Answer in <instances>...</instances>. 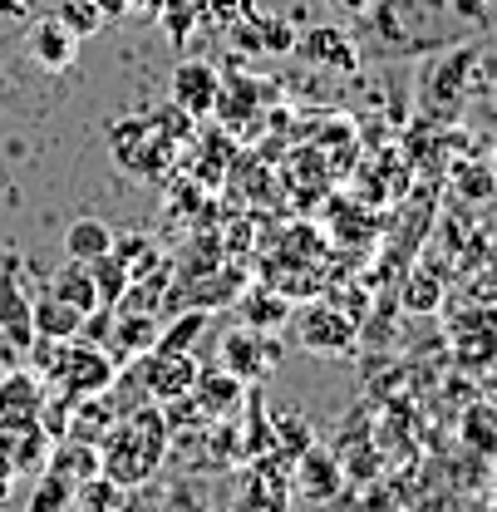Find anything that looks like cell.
<instances>
[{
  "mask_svg": "<svg viewBox=\"0 0 497 512\" xmlns=\"http://www.w3.org/2000/svg\"><path fill=\"white\" fill-rule=\"evenodd\" d=\"M197 5H202L217 25H232V20H242L251 10V0H197Z\"/></svg>",
  "mask_w": 497,
  "mask_h": 512,
  "instance_id": "obj_25",
  "label": "cell"
},
{
  "mask_svg": "<svg viewBox=\"0 0 497 512\" xmlns=\"http://www.w3.org/2000/svg\"><path fill=\"white\" fill-rule=\"evenodd\" d=\"M74 488H79V483H74L69 473H60V468L45 463V473H40V483H35L25 512H69L74 508Z\"/></svg>",
  "mask_w": 497,
  "mask_h": 512,
  "instance_id": "obj_19",
  "label": "cell"
},
{
  "mask_svg": "<svg viewBox=\"0 0 497 512\" xmlns=\"http://www.w3.org/2000/svg\"><path fill=\"white\" fill-rule=\"evenodd\" d=\"M50 296H60V301H69L79 316H99V291H94V276H89V266L84 261H69V266H60L55 276H50V286H45Z\"/></svg>",
  "mask_w": 497,
  "mask_h": 512,
  "instance_id": "obj_12",
  "label": "cell"
},
{
  "mask_svg": "<svg viewBox=\"0 0 497 512\" xmlns=\"http://www.w3.org/2000/svg\"><path fill=\"white\" fill-rule=\"evenodd\" d=\"M247 488H251V508L256 512H286V498H291V473L281 468H271V463H251L247 473Z\"/></svg>",
  "mask_w": 497,
  "mask_h": 512,
  "instance_id": "obj_17",
  "label": "cell"
},
{
  "mask_svg": "<svg viewBox=\"0 0 497 512\" xmlns=\"http://www.w3.org/2000/svg\"><path fill=\"white\" fill-rule=\"evenodd\" d=\"M158 316L153 311H119V330H114V355H148L158 345Z\"/></svg>",
  "mask_w": 497,
  "mask_h": 512,
  "instance_id": "obj_18",
  "label": "cell"
},
{
  "mask_svg": "<svg viewBox=\"0 0 497 512\" xmlns=\"http://www.w3.org/2000/svg\"><path fill=\"white\" fill-rule=\"evenodd\" d=\"M301 488H306L311 498H330V493L340 488V468H335L330 453H315V448L301 453Z\"/></svg>",
  "mask_w": 497,
  "mask_h": 512,
  "instance_id": "obj_21",
  "label": "cell"
},
{
  "mask_svg": "<svg viewBox=\"0 0 497 512\" xmlns=\"http://www.w3.org/2000/svg\"><path fill=\"white\" fill-rule=\"evenodd\" d=\"M89 276H94V291H99V311H104V316H114V311H119V301H124L128 281H133V266H128L124 256L104 252V256H94V261H89Z\"/></svg>",
  "mask_w": 497,
  "mask_h": 512,
  "instance_id": "obj_14",
  "label": "cell"
},
{
  "mask_svg": "<svg viewBox=\"0 0 497 512\" xmlns=\"http://www.w3.org/2000/svg\"><path fill=\"white\" fill-rule=\"evenodd\" d=\"M0 15L5 20H20V15H30V0H0Z\"/></svg>",
  "mask_w": 497,
  "mask_h": 512,
  "instance_id": "obj_28",
  "label": "cell"
},
{
  "mask_svg": "<svg viewBox=\"0 0 497 512\" xmlns=\"http://www.w3.org/2000/svg\"><path fill=\"white\" fill-rule=\"evenodd\" d=\"M458 15H468V20H483V10H488V0H448Z\"/></svg>",
  "mask_w": 497,
  "mask_h": 512,
  "instance_id": "obj_27",
  "label": "cell"
},
{
  "mask_svg": "<svg viewBox=\"0 0 497 512\" xmlns=\"http://www.w3.org/2000/svg\"><path fill=\"white\" fill-rule=\"evenodd\" d=\"M404 306H409V311H434L438 306V286L429 281V271H419V281L404 291Z\"/></svg>",
  "mask_w": 497,
  "mask_h": 512,
  "instance_id": "obj_24",
  "label": "cell"
},
{
  "mask_svg": "<svg viewBox=\"0 0 497 512\" xmlns=\"http://www.w3.org/2000/svg\"><path fill=\"white\" fill-rule=\"evenodd\" d=\"M197 360L192 355H168V350H148L143 365H138V380H143V394L153 404H173V399H187L192 384H197Z\"/></svg>",
  "mask_w": 497,
  "mask_h": 512,
  "instance_id": "obj_4",
  "label": "cell"
},
{
  "mask_svg": "<svg viewBox=\"0 0 497 512\" xmlns=\"http://www.w3.org/2000/svg\"><path fill=\"white\" fill-rule=\"evenodd\" d=\"M168 409L143 399L138 409H128L114 419V429L104 434L99 444V473L114 483V488H138L148 483L158 468H163V453H168Z\"/></svg>",
  "mask_w": 497,
  "mask_h": 512,
  "instance_id": "obj_1",
  "label": "cell"
},
{
  "mask_svg": "<svg viewBox=\"0 0 497 512\" xmlns=\"http://www.w3.org/2000/svg\"><path fill=\"white\" fill-rule=\"evenodd\" d=\"M55 15H60L79 40H94V35L109 25V20H104V10H99L94 0H60V5H55Z\"/></svg>",
  "mask_w": 497,
  "mask_h": 512,
  "instance_id": "obj_23",
  "label": "cell"
},
{
  "mask_svg": "<svg viewBox=\"0 0 497 512\" xmlns=\"http://www.w3.org/2000/svg\"><path fill=\"white\" fill-rule=\"evenodd\" d=\"M217 89H222V74L207 60H183L173 69V104L192 119H207L217 109Z\"/></svg>",
  "mask_w": 497,
  "mask_h": 512,
  "instance_id": "obj_9",
  "label": "cell"
},
{
  "mask_svg": "<svg viewBox=\"0 0 497 512\" xmlns=\"http://www.w3.org/2000/svg\"><path fill=\"white\" fill-rule=\"evenodd\" d=\"M217 365H222V370H232L237 380L256 384L261 375H271L276 350L261 340V330L242 325V330H227V335H222V355H217Z\"/></svg>",
  "mask_w": 497,
  "mask_h": 512,
  "instance_id": "obj_8",
  "label": "cell"
},
{
  "mask_svg": "<svg viewBox=\"0 0 497 512\" xmlns=\"http://www.w3.org/2000/svg\"><path fill=\"white\" fill-rule=\"evenodd\" d=\"M247 399V380H237L232 370H202L197 375V384H192V404L207 414V419H227L237 404Z\"/></svg>",
  "mask_w": 497,
  "mask_h": 512,
  "instance_id": "obj_11",
  "label": "cell"
},
{
  "mask_svg": "<svg viewBox=\"0 0 497 512\" xmlns=\"http://www.w3.org/2000/svg\"><path fill=\"white\" fill-rule=\"evenodd\" d=\"M40 409H45V384L35 370H5L0 375V424L5 429L40 424Z\"/></svg>",
  "mask_w": 497,
  "mask_h": 512,
  "instance_id": "obj_7",
  "label": "cell"
},
{
  "mask_svg": "<svg viewBox=\"0 0 497 512\" xmlns=\"http://www.w3.org/2000/svg\"><path fill=\"white\" fill-rule=\"evenodd\" d=\"M296 55L315 69H335V74H350L355 64H360V50H355V40L340 30V25H315L306 40H296Z\"/></svg>",
  "mask_w": 497,
  "mask_h": 512,
  "instance_id": "obj_10",
  "label": "cell"
},
{
  "mask_svg": "<svg viewBox=\"0 0 497 512\" xmlns=\"http://www.w3.org/2000/svg\"><path fill=\"white\" fill-rule=\"evenodd\" d=\"M256 104H261V84L251 79V74H232V79H222V89H217V119L222 124H247L256 119Z\"/></svg>",
  "mask_w": 497,
  "mask_h": 512,
  "instance_id": "obj_13",
  "label": "cell"
},
{
  "mask_svg": "<svg viewBox=\"0 0 497 512\" xmlns=\"http://www.w3.org/2000/svg\"><path fill=\"white\" fill-rule=\"evenodd\" d=\"M286 311H291V306H286V296H281V291H271V286L242 296V316H247L251 330H271V325H281Z\"/></svg>",
  "mask_w": 497,
  "mask_h": 512,
  "instance_id": "obj_22",
  "label": "cell"
},
{
  "mask_svg": "<svg viewBox=\"0 0 497 512\" xmlns=\"http://www.w3.org/2000/svg\"><path fill=\"white\" fill-rule=\"evenodd\" d=\"M30 360H35V375H45V380L55 384L69 404L94 399V394H109V389L119 384V365H114V355H109L104 345H94V340H79V335H74V340L35 335Z\"/></svg>",
  "mask_w": 497,
  "mask_h": 512,
  "instance_id": "obj_2",
  "label": "cell"
},
{
  "mask_svg": "<svg viewBox=\"0 0 497 512\" xmlns=\"http://www.w3.org/2000/svg\"><path fill=\"white\" fill-rule=\"evenodd\" d=\"M79 35L64 25L60 15H45V20H35L30 25V35H25V50H30V60L40 64V69H50V74H64V69H74L79 60Z\"/></svg>",
  "mask_w": 497,
  "mask_h": 512,
  "instance_id": "obj_6",
  "label": "cell"
},
{
  "mask_svg": "<svg viewBox=\"0 0 497 512\" xmlns=\"http://www.w3.org/2000/svg\"><path fill=\"white\" fill-rule=\"evenodd\" d=\"M296 340L311 350V355H350L355 345V325L350 316L330 311V306H306L296 316Z\"/></svg>",
  "mask_w": 497,
  "mask_h": 512,
  "instance_id": "obj_5",
  "label": "cell"
},
{
  "mask_svg": "<svg viewBox=\"0 0 497 512\" xmlns=\"http://www.w3.org/2000/svg\"><path fill=\"white\" fill-rule=\"evenodd\" d=\"M133 10H148V15H158V10H163V0H133Z\"/></svg>",
  "mask_w": 497,
  "mask_h": 512,
  "instance_id": "obj_29",
  "label": "cell"
},
{
  "mask_svg": "<svg viewBox=\"0 0 497 512\" xmlns=\"http://www.w3.org/2000/svg\"><path fill=\"white\" fill-rule=\"evenodd\" d=\"M207 320H212V316H207L202 306H192V311H183V316L173 320L168 330H158V345H153V350H168V355H192V340L207 330Z\"/></svg>",
  "mask_w": 497,
  "mask_h": 512,
  "instance_id": "obj_20",
  "label": "cell"
},
{
  "mask_svg": "<svg viewBox=\"0 0 497 512\" xmlns=\"http://www.w3.org/2000/svg\"><path fill=\"white\" fill-rule=\"evenodd\" d=\"M89 325V316H79L69 301L60 296H35V335H50V340H74L79 330Z\"/></svg>",
  "mask_w": 497,
  "mask_h": 512,
  "instance_id": "obj_16",
  "label": "cell"
},
{
  "mask_svg": "<svg viewBox=\"0 0 497 512\" xmlns=\"http://www.w3.org/2000/svg\"><path fill=\"white\" fill-rule=\"evenodd\" d=\"M99 10H104V20H124L128 10H133V0H94Z\"/></svg>",
  "mask_w": 497,
  "mask_h": 512,
  "instance_id": "obj_26",
  "label": "cell"
},
{
  "mask_svg": "<svg viewBox=\"0 0 497 512\" xmlns=\"http://www.w3.org/2000/svg\"><path fill=\"white\" fill-rule=\"evenodd\" d=\"M0 340L20 355L35 345V301L20 286V261L15 256L0 261Z\"/></svg>",
  "mask_w": 497,
  "mask_h": 512,
  "instance_id": "obj_3",
  "label": "cell"
},
{
  "mask_svg": "<svg viewBox=\"0 0 497 512\" xmlns=\"http://www.w3.org/2000/svg\"><path fill=\"white\" fill-rule=\"evenodd\" d=\"M493 10H497V0H493Z\"/></svg>",
  "mask_w": 497,
  "mask_h": 512,
  "instance_id": "obj_31",
  "label": "cell"
},
{
  "mask_svg": "<svg viewBox=\"0 0 497 512\" xmlns=\"http://www.w3.org/2000/svg\"><path fill=\"white\" fill-rule=\"evenodd\" d=\"M64 252L69 261H94V256L114 252V227L109 222H99V217H79V222H69V232H64Z\"/></svg>",
  "mask_w": 497,
  "mask_h": 512,
  "instance_id": "obj_15",
  "label": "cell"
},
{
  "mask_svg": "<svg viewBox=\"0 0 497 512\" xmlns=\"http://www.w3.org/2000/svg\"><path fill=\"white\" fill-rule=\"evenodd\" d=\"M493 104H497V79H493Z\"/></svg>",
  "mask_w": 497,
  "mask_h": 512,
  "instance_id": "obj_30",
  "label": "cell"
}]
</instances>
